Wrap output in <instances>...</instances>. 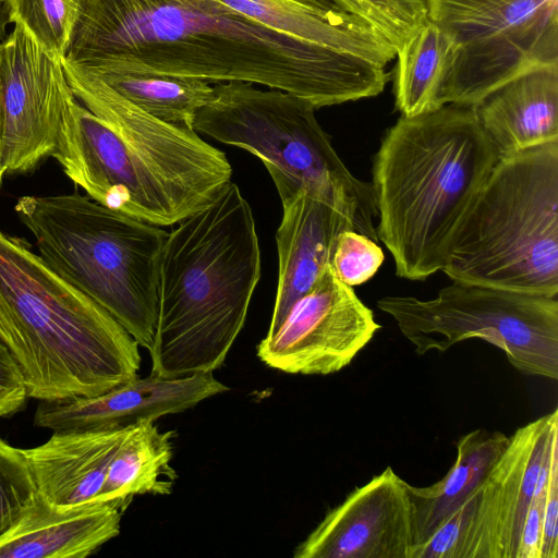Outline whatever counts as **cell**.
Instances as JSON below:
<instances>
[{"label": "cell", "instance_id": "cell-4", "mask_svg": "<svg viewBox=\"0 0 558 558\" xmlns=\"http://www.w3.org/2000/svg\"><path fill=\"white\" fill-rule=\"evenodd\" d=\"M499 156L474 106L448 104L400 117L381 138L373 181L377 239L396 275L427 279L450 245Z\"/></svg>", "mask_w": 558, "mask_h": 558}, {"label": "cell", "instance_id": "cell-3", "mask_svg": "<svg viewBox=\"0 0 558 558\" xmlns=\"http://www.w3.org/2000/svg\"><path fill=\"white\" fill-rule=\"evenodd\" d=\"M259 277L252 208L229 182L165 241L150 374L174 378L218 369L244 326Z\"/></svg>", "mask_w": 558, "mask_h": 558}, {"label": "cell", "instance_id": "cell-10", "mask_svg": "<svg viewBox=\"0 0 558 558\" xmlns=\"http://www.w3.org/2000/svg\"><path fill=\"white\" fill-rule=\"evenodd\" d=\"M449 61L439 105L476 106L518 76L558 65V0H426Z\"/></svg>", "mask_w": 558, "mask_h": 558}, {"label": "cell", "instance_id": "cell-20", "mask_svg": "<svg viewBox=\"0 0 558 558\" xmlns=\"http://www.w3.org/2000/svg\"><path fill=\"white\" fill-rule=\"evenodd\" d=\"M474 108L499 157L558 142V65L513 78Z\"/></svg>", "mask_w": 558, "mask_h": 558}, {"label": "cell", "instance_id": "cell-15", "mask_svg": "<svg viewBox=\"0 0 558 558\" xmlns=\"http://www.w3.org/2000/svg\"><path fill=\"white\" fill-rule=\"evenodd\" d=\"M228 390L210 372L174 378L137 376L97 396L40 401L34 424L52 432L123 428L184 412Z\"/></svg>", "mask_w": 558, "mask_h": 558}, {"label": "cell", "instance_id": "cell-25", "mask_svg": "<svg viewBox=\"0 0 558 558\" xmlns=\"http://www.w3.org/2000/svg\"><path fill=\"white\" fill-rule=\"evenodd\" d=\"M10 21L52 56L68 54L84 0H4Z\"/></svg>", "mask_w": 558, "mask_h": 558}, {"label": "cell", "instance_id": "cell-27", "mask_svg": "<svg viewBox=\"0 0 558 558\" xmlns=\"http://www.w3.org/2000/svg\"><path fill=\"white\" fill-rule=\"evenodd\" d=\"M38 489L25 457L0 437V536L38 500Z\"/></svg>", "mask_w": 558, "mask_h": 558}, {"label": "cell", "instance_id": "cell-21", "mask_svg": "<svg viewBox=\"0 0 558 558\" xmlns=\"http://www.w3.org/2000/svg\"><path fill=\"white\" fill-rule=\"evenodd\" d=\"M508 440L509 436L501 432L472 430L457 441L456 461L441 480L427 487L409 484L414 509V549L475 493Z\"/></svg>", "mask_w": 558, "mask_h": 558}, {"label": "cell", "instance_id": "cell-32", "mask_svg": "<svg viewBox=\"0 0 558 558\" xmlns=\"http://www.w3.org/2000/svg\"><path fill=\"white\" fill-rule=\"evenodd\" d=\"M28 398L17 364L0 341V418L16 413Z\"/></svg>", "mask_w": 558, "mask_h": 558}, {"label": "cell", "instance_id": "cell-5", "mask_svg": "<svg viewBox=\"0 0 558 558\" xmlns=\"http://www.w3.org/2000/svg\"><path fill=\"white\" fill-rule=\"evenodd\" d=\"M0 341L40 401L100 395L141 367L140 344L118 320L1 229Z\"/></svg>", "mask_w": 558, "mask_h": 558}, {"label": "cell", "instance_id": "cell-6", "mask_svg": "<svg viewBox=\"0 0 558 558\" xmlns=\"http://www.w3.org/2000/svg\"><path fill=\"white\" fill-rule=\"evenodd\" d=\"M14 209L46 265L148 350L157 319L160 256L169 233L77 192L22 196Z\"/></svg>", "mask_w": 558, "mask_h": 558}, {"label": "cell", "instance_id": "cell-33", "mask_svg": "<svg viewBox=\"0 0 558 558\" xmlns=\"http://www.w3.org/2000/svg\"><path fill=\"white\" fill-rule=\"evenodd\" d=\"M3 132H4V100H3V52L2 43L0 44V187L4 177L3 163H2V145H3Z\"/></svg>", "mask_w": 558, "mask_h": 558}, {"label": "cell", "instance_id": "cell-12", "mask_svg": "<svg viewBox=\"0 0 558 558\" xmlns=\"http://www.w3.org/2000/svg\"><path fill=\"white\" fill-rule=\"evenodd\" d=\"M4 173H26L53 153L64 117L76 100L62 60L19 24L2 43Z\"/></svg>", "mask_w": 558, "mask_h": 558}, {"label": "cell", "instance_id": "cell-26", "mask_svg": "<svg viewBox=\"0 0 558 558\" xmlns=\"http://www.w3.org/2000/svg\"><path fill=\"white\" fill-rule=\"evenodd\" d=\"M371 24L398 51L427 23L426 0H330Z\"/></svg>", "mask_w": 558, "mask_h": 558}, {"label": "cell", "instance_id": "cell-8", "mask_svg": "<svg viewBox=\"0 0 558 558\" xmlns=\"http://www.w3.org/2000/svg\"><path fill=\"white\" fill-rule=\"evenodd\" d=\"M194 120L195 131L258 157L281 202L305 189L349 206L360 233L378 242L372 183L354 177L315 117V106L299 96L246 82L219 83Z\"/></svg>", "mask_w": 558, "mask_h": 558}, {"label": "cell", "instance_id": "cell-16", "mask_svg": "<svg viewBox=\"0 0 558 558\" xmlns=\"http://www.w3.org/2000/svg\"><path fill=\"white\" fill-rule=\"evenodd\" d=\"M281 204L282 219L276 232L278 288L267 333L279 327L292 305L330 264L339 234L360 232L349 206L319 193L303 189Z\"/></svg>", "mask_w": 558, "mask_h": 558}, {"label": "cell", "instance_id": "cell-13", "mask_svg": "<svg viewBox=\"0 0 558 558\" xmlns=\"http://www.w3.org/2000/svg\"><path fill=\"white\" fill-rule=\"evenodd\" d=\"M558 437V409L519 427L475 490L459 558H515L544 459Z\"/></svg>", "mask_w": 558, "mask_h": 558}, {"label": "cell", "instance_id": "cell-11", "mask_svg": "<svg viewBox=\"0 0 558 558\" xmlns=\"http://www.w3.org/2000/svg\"><path fill=\"white\" fill-rule=\"evenodd\" d=\"M380 325L327 265L279 327L257 345L267 366L301 375H329L348 366Z\"/></svg>", "mask_w": 558, "mask_h": 558}, {"label": "cell", "instance_id": "cell-22", "mask_svg": "<svg viewBox=\"0 0 558 558\" xmlns=\"http://www.w3.org/2000/svg\"><path fill=\"white\" fill-rule=\"evenodd\" d=\"M172 433L155 421L131 426L109 465L97 502H110L122 512L137 495H169L177 478L171 466Z\"/></svg>", "mask_w": 558, "mask_h": 558}, {"label": "cell", "instance_id": "cell-14", "mask_svg": "<svg viewBox=\"0 0 558 558\" xmlns=\"http://www.w3.org/2000/svg\"><path fill=\"white\" fill-rule=\"evenodd\" d=\"M409 483L390 466L355 487L300 543L294 558H412Z\"/></svg>", "mask_w": 558, "mask_h": 558}, {"label": "cell", "instance_id": "cell-29", "mask_svg": "<svg viewBox=\"0 0 558 558\" xmlns=\"http://www.w3.org/2000/svg\"><path fill=\"white\" fill-rule=\"evenodd\" d=\"M474 504L475 494L414 549L412 558H459L461 543L472 517Z\"/></svg>", "mask_w": 558, "mask_h": 558}, {"label": "cell", "instance_id": "cell-28", "mask_svg": "<svg viewBox=\"0 0 558 558\" xmlns=\"http://www.w3.org/2000/svg\"><path fill=\"white\" fill-rule=\"evenodd\" d=\"M384 259L377 242L354 230H347L337 238L330 266L342 282L353 287L371 279Z\"/></svg>", "mask_w": 558, "mask_h": 558}, {"label": "cell", "instance_id": "cell-23", "mask_svg": "<svg viewBox=\"0 0 558 558\" xmlns=\"http://www.w3.org/2000/svg\"><path fill=\"white\" fill-rule=\"evenodd\" d=\"M78 64L143 111L182 128L194 130L196 113L211 100L215 93L210 83L197 78L97 71Z\"/></svg>", "mask_w": 558, "mask_h": 558}, {"label": "cell", "instance_id": "cell-30", "mask_svg": "<svg viewBox=\"0 0 558 558\" xmlns=\"http://www.w3.org/2000/svg\"><path fill=\"white\" fill-rule=\"evenodd\" d=\"M558 439L553 441L550 451L544 459L537 485L533 498L526 510L523 526L519 537L515 558H541V545L543 535V517L548 473L554 446Z\"/></svg>", "mask_w": 558, "mask_h": 558}, {"label": "cell", "instance_id": "cell-24", "mask_svg": "<svg viewBox=\"0 0 558 558\" xmlns=\"http://www.w3.org/2000/svg\"><path fill=\"white\" fill-rule=\"evenodd\" d=\"M396 108L414 117L440 108L439 95L449 61V44L430 21L397 51Z\"/></svg>", "mask_w": 558, "mask_h": 558}, {"label": "cell", "instance_id": "cell-31", "mask_svg": "<svg viewBox=\"0 0 558 558\" xmlns=\"http://www.w3.org/2000/svg\"><path fill=\"white\" fill-rule=\"evenodd\" d=\"M541 558H558V444L551 452L546 487Z\"/></svg>", "mask_w": 558, "mask_h": 558}, {"label": "cell", "instance_id": "cell-34", "mask_svg": "<svg viewBox=\"0 0 558 558\" xmlns=\"http://www.w3.org/2000/svg\"><path fill=\"white\" fill-rule=\"evenodd\" d=\"M11 24L8 8L4 0H0V44L8 36V26Z\"/></svg>", "mask_w": 558, "mask_h": 558}, {"label": "cell", "instance_id": "cell-19", "mask_svg": "<svg viewBox=\"0 0 558 558\" xmlns=\"http://www.w3.org/2000/svg\"><path fill=\"white\" fill-rule=\"evenodd\" d=\"M121 518L110 502L59 509L39 496L0 536V558H86L120 534Z\"/></svg>", "mask_w": 558, "mask_h": 558}, {"label": "cell", "instance_id": "cell-17", "mask_svg": "<svg viewBox=\"0 0 558 558\" xmlns=\"http://www.w3.org/2000/svg\"><path fill=\"white\" fill-rule=\"evenodd\" d=\"M131 426L53 432L44 444L23 449L40 498L59 509L97 502L111 460Z\"/></svg>", "mask_w": 558, "mask_h": 558}, {"label": "cell", "instance_id": "cell-7", "mask_svg": "<svg viewBox=\"0 0 558 558\" xmlns=\"http://www.w3.org/2000/svg\"><path fill=\"white\" fill-rule=\"evenodd\" d=\"M441 271L456 282L557 296L558 142L498 158Z\"/></svg>", "mask_w": 558, "mask_h": 558}, {"label": "cell", "instance_id": "cell-9", "mask_svg": "<svg viewBox=\"0 0 558 558\" xmlns=\"http://www.w3.org/2000/svg\"><path fill=\"white\" fill-rule=\"evenodd\" d=\"M377 306L418 355L477 338L500 349L522 374L558 379L557 296L453 281L430 300L389 295Z\"/></svg>", "mask_w": 558, "mask_h": 558}, {"label": "cell", "instance_id": "cell-18", "mask_svg": "<svg viewBox=\"0 0 558 558\" xmlns=\"http://www.w3.org/2000/svg\"><path fill=\"white\" fill-rule=\"evenodd\" d=\"M290 37L352 54L386 68L393 45L362 19L330 0H217Z\"/></svg>", "mask_w": 558, "mask_h": 558}, {"label": "cell", "instance_id": "cell-2", "mask_svg": "<svg viewBox=\"0 0 558 558\" xmlns=\"http://www.w3.org/2000/svg\"><path fill=\"white\" fill-rule=\"evenodd\" d=\"M75 102L51 154L97 203L155 226L208 205L231 182L226 155L193 129L160 121L81 64L62 59Z\"/></svg>", "mask_w": 558, "mask_h": 558}, {"label": "cell", "instance_id": "cell-1", "mask_svg": "<svg viewBox=\"0 0 558 558\" xmlns=\"http://www.w3.org/2000/svg\"><path fill=\"white\" fill-rule=\"evenodd\" d=\"M65 59L97 71L246 82L315 108L380 94L386 68L313 45L217 0H84Z\"/></svg>", "mask_w": 558, "mask_h": 558}]
</instances>
